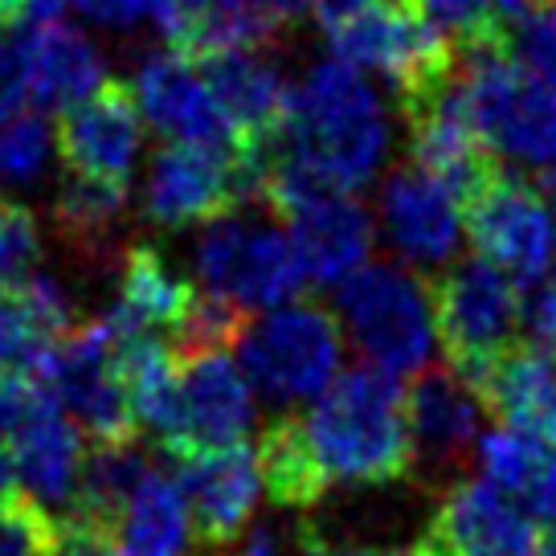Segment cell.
Returning a JSON list of instances; mask_svg holds the SVG:
<instances>
[{
  "mask_svg": "<svg viewBox=\"0 0 556 556\" xmlns=\"http://www.w3.org/2000/svg\"><path fill=\"white\" fill-rule=\"evenodd\" d=\"M53 532H58V516H50L25 495L0 511V556H46Z\"/></svg>",
  "mask_w": 556,
  "mask_h": 556,
  "instance_id": "obj_34",
  "label": "cell"
},
{
  "mask_svg": "<svg viewBox=\"0 0 556 556\" xmlns=\"http://www.w3.org/2000/svg\"><path fill=\"white\" fill-rule=\"evenodd\" d=\"M270 217L238 208L205 226L197 242L201 291L226 299L242 312H278L287 303H299L307 270L299 262L291 233L278 229Z\"/></svg>",
  "mask_w": 556,
  "mask_h": 556,
  "instance_id": "obj_7",
  "label": "cell"
},
{
  "mask_svg": "<svg viewBox=\"0 0 556 556\" xmlns=\"http://www.w3.org/2000/svg\"><path fill=\"white\" fill-rule=\"evenodd\" d=\"M548 451H553V446H540L532 438H523V434H516V430L500 426V430L483 434V442H479L475 454H479V470H483L486 483L500 486L511 500H520L523 486L532 483V475L540 470V463H544Z\"/></svg>",
  "mask_w": 556,
  "mask_h": 556,
  "instance_id": "obj_30",
  "label": "cell"
},
{
  "mask_svg": "<svg viewBox=\"0 0 556 556\" xmlns=\"http://www.w3.org/2000/svg\"><path fill=\"white\" fill-rule=\"evenodd\" d=\"M197 299L201 287L176 278L152 245H131L123 254L119 299L103 315V324L115 336H164L173 344L176 331L189 324Z\"/></svg>",
  "mask_w": 556,
  "mask_h": 556,
  "instance_id": "obj_22",
  "label": "cell"
},
{
  "mask_svg": "<svg viewBox=\"0 0 556 556\" xmlns=\"http://www.w3.org/2000/svg\"><path fill=\"white\" fill-rule=\"evenodd\" d=\"M254 426V389L233 352L180 356V426L168 458L245 446Z\"/></svg>",
  "mask_w": 556,
  "mask_h": 556,
  "instance_id": "obj_13",
  "label": "cell"
},
{
  "mask_svg": "<svg viewBox=\"0 0 556 556\" xmlns=\"http://www.w3.org/2000/svg\"><path fill=\"white\" fill-rule=\"evenodd\" d=\"M520 291L523 287L516 278L504 275L495 262L479 258V254L446 266L430 282L438 344L446 348L451 368L470 389H479L486 368L495 365L507 348L520 344Z\"/></svg>",
  "mask_w": 556,
  "mask_h": 556,
  "instance_id": "obj_6",
  "label": "cell"
},
{
  "mask_svg": "<svg viewBox=\"0 0 556 556\" xmlns=\"http://www.w3.org/2000/svg\"><path fill=\"white\" fill-rule=\"evenodd\" d=\"M507 430L556 451V361L536 344L507 348L475 389Z\"/></svg>",
  "mask_w": 556,
  "mask_h": 556,
  "instance_id": "obj_23",
  "label": "cell"
},
{
  "mask_svg": "<svg viewBox=\"0 0 556 556\" xmlns=\"http://www.w3.org/2000/svg\"><path fill=\"white\" fill-rule=\"evenodd\" d=\"M381 222L405 266H442L463 238V201L442 180L405 164L384 180Z\"/></svg>",
  "mask_w": 556,
  "mask_h": 556,
  "instance_id": "obj_17",
  "label": "cell"
},
{
  "mask_svg": "<svg viewBox=\"0 0 556 556\" xmlns=\"http://www.w3.org/2000/svg\"><path fill=\"white\" fill-rule=\"evenodd\" d=\"M414 553H417V556H446V553H442V548H438V544H430V540H426V536H421V540H417V544H414Z\"/></svg>",
  "mask_w": 556,
  "mask_h": 556,
  "instance_id": "obj_45",
  "label": "cell"
},
{
  "mask_svg": "<svg viewBox=\"0 0 556 556\" xmlns=\"http://www.w3.org/2000/svg\"><path fill=\"white\" fill-rule=\"evenodd\" d=\"M331 556H417L414 548H405V553H377V548H340V553Z\"/></svg>",
  "mask_w": 556,
  "mask_h": 556,
  "instance_id": "obj_44",
  "label": "cell"
},
{
  "mask_svg": "<svg viewBox=\"0 0 556 556\" xmlns=\"http://www.w3.org/2000/svg\"><path fill=\"white\" fill-rule=\"evenodd\" d=\"M217 106L226 111L233 131L250 152H266L287 123L295 87L262 50H233L197 62Z\"/></svg>",
  "mask_w": 556,
  "mask_h": 556,
  "instance_id": "obj_20",
  "label": "cell"
},
{
  "mask_svg": "<svg viewBox=\"0 0 556 556\" xmlns=\"http://www.w3.org/2000/svg\"><path fill=\"white\" fill-rule=\"evenodd\" d=\"M421 17L446 34L454 46H467L479 37H491V4L495 0H409Z\"/></svg>",
  "mask_w": 556,
  "mask_h": 556,
  "instance_id": "obj_35",
  "label": "cell"
},
{
  "mask_svg": "<svg viewBox=\"0 0 556 556\" xmlns=\"http://www.w3.org/2000/svg\"><path fill=\"white\" fill-rule=\"evenodd\" d=\"M46 556H119L115 553V532L103 523L74 520V516H58V532Z\"/></svg>",
  "mask_w": 556,
  "mask_h": 556,
  "instance_id": "obj_38",
  "label": "cell"
},
{
  "mask_svg": "<svg viewBox=\"0 0 556 556\" xmlns=\"http://www.w3.org/2000/svg\"><path fill=\"white\" fill-rule=\"evenodd\" d=\"M254 451H258L266 495H270L278 507H315L331 491L328 479H324V470L315 467L307 442H303L295 409H291V414H278L258 434Z\"/></svg>",
  "mask_w": 556,
  "mask_h": 556,
  "instance_id": "obj_27",
  "label": "cell"
},
{
  "mask_svg": "<svg viewBox=\"0 0 556 556\" xmlns=\"http://www.w3.org/2000/svg\"><path fill=\"white\" fill-rule=\"evenodd\" d=\"M540 556H556V528L544 540H540Z\"/></svg>",
  "mask_w": 556,
  "mask_h": 556,
  "instance_id": "obj_46",
  "label": "cell"
},
{
  "mask_svg": "<svg viewBox=\"0 0 556 556\" xmlns=\"http://www.w3.org/2000/svg\"><path fill=\"white\" fill-rule=\"evenodd\" d=\"M516 504H520L532 520H544L556 528V451L544 454V463H540V470L532 475V483L523 486V495Z\"/></svg>",
  "mask_w": 556,
  "mask_h": 556,
  "instance_id": "obj_39",
  "label": "cell"
},
{
  "mask_svg": "<svg viewBox=\"0 0 556 556\" xmlns=\"http://www.w3.org/2000/svg\"><path fill=\"white\" fill-rule=\"evenodd\" d=\"M405 414L414 434V458L430 470H454L479 451L486 405L454 368H426L405 389Z\"/></svg>",
  "mask_w": 556,
  "mask_h": 556,
  "instance_id": "obj_19",
  "label": "cell"
},
{
  "mask_svg": "<svg viewBox=\"0 0 556 556\" xmlns=\"http://www.w3.org/2000/svg\"><path fill=\"white\" fill-rule=\"evenodd\" d=\"M553 282H556V278H553Z\"/></svg>",
  "mask_w": 556,
  "mask_h": 556,
  "instance_id": "obj_47",
  "label": "cell"
},
{
  "mask_svg": "<svg viewBox=\"0 0 556 556\" xmlns=\"http://www.w3.org/2000/svg\"><path fill=\"white\" fill-rule=\"evenodd\" d=\"M532 189L540 192V201L548 205V213L556 217V160L553 164H544V168H536V176H532Z\"/></svg>",
  "mask_w": 556,
  "mask_h": 556,
  "instance_id": "obj_43",
  "label": "cell"
},
{
  "mask_svg": "<svg viewBox=\"0 0 556 556\" xmlns=\"http://www.w3.org/2000/svg\"><path fill=\"white\" fill-rule=\"evenodd\" d=\"M266 185V152L229 156L192 143H164L152 160L143 208L156 226H213L245 205H258Z\"/></svg>",
  "mask_w": 556,
  "mask_h": 556,
  "instance_id": "obj_8",
  "label": "cell"
},
{
  "mask_svg": "<svg viewBox=\"0 0 556 556\" xmlns=\"http://www.w3.org/2000/svg\"><path fill=\"white\" fill-rule=\"evenodd\" d=\"M233 556H331V548L312 523L295 520V523H258L245 536L242 553Z\"/></svg>",
  "mask_w": 556,
  "mask_h": 556,
  "instance_id": "obj_36",
  "label": "cell"
},
{
  "mask_svg": "<svg viewBox=\"0 0 556 556\" xmlns=\"http://www.w3.org/2000/svg\"><path fill=\"white\" fill-rule=\"evenodd\" d=\"M528 331H532V344H536L540 352H548V356L556 361V282L540 287V295L532 299Z\"/></svg>",
  "mask_w": 556,
  "mask_h": 556,
  "instance_id": "obj_40",
  "label": "cell"
},
{
  "mask_svg": "<svg viewBox=\"0 0 556 556\" xmlns=\"http://www.w3.org/2000/svg\"><path fill=\"white\" fill-rule=\"evenodd\" d=\"M446 556H540V528L511 495L486 479L451 483L442 495L430 532Z\"/></svg>",
  "mask_w": 556,
  "mask_h": 556,
  "instance_id": "obj_16",
  "label": "cell"
},
{
  "mask_svg": "<svg viewBox=\"0 0 556 556\" xmlns=\"http://www.w3.org/2000/svg\"><path fill=\"white\" fill-rule=\"evenodd\" d=\"M458 66L467 78L470 115L495 156L520 164L556 160V87L516 66L495 37L458 46Z\"/></svg>",
  "mask_w": 556,
  "mask_h": 556,
  "instance_id": "obj_4",
  "label": "cell"
},
{
  "mask_svg": "<svg viewBox=\"0 0 556 556\" xmlns=\"http://www.w3.org/2000/svg\"><path fill=\"white\" fill-rule=\"evenodd\" d=\"M192 540V520L176 475L148 470L136 500L127 504L115 528V553L119 556H185Z\"/></svg>",
  "mask_w": 556,
  "mask_h": 556,
  "instance_id": "obj_26",
  "label": "cell"
},
{
  "mask_svg": "<svg viewBox=\"0 0 556 556\" xmlns=\"http://www.w3.org/2000/svg\"><path fill=\"white\" fill-rule=\"evenodd\" d=\"M131 94L139 103L143 123H152L168 143H192V148H213L229 156H250L226 111L217 106L201 66L185 53H152L136 70Z\"/></svg>",
  "mask_w": 556,
  "mask_h": 556,
  "instance_id": "obj_12",
  "label": "cell"
},
{
  "mask_svg": "<svg viewBox=\"0 0 556 556\" xmlns=\"http://www.w3.org/2000/svg\"><path fill=\"white\" fill-rule=\"evenodd\" d=\"M70 9L94 25H103V29H131L139 21H152L160 29L173 0H70Z\"/></svg>",
  "mask_w": 556,
  "mask_h": 556,
  "instance_id": "obj_37",
  "label": "cell"
},
{
  "mask_svg": "<svg viewBox=\"0 0 556 556\" xmlns=\"http://www.w3.org/2000/svg\"><path fill=\"white\" fill-rule=\"evenodd\" d=\"M58 148V136L41 111H21L13 119L0 123V180L9 185H29L46 173L50 152Z\"/></svg>",
  "mask_w": 556,
  "mask_h": 556,
  "instance_id": "obj_31",
  "label": "cell"
},
{
  "mask_svg": "<svg viewBox=\"0 0 556 556\" xmlns=\"http://www.w3.org/2000/svg\"><path fill=\"white\" fill-rule=\"evenodd\" d=\"M372 4H401V0H312V17L319 21L324 29H331V25H340V21L352 17V13H365Z\"/></svg>",
  "mask_w": 556,
  "mask_h": 556,
  "instance_id": "obj_41",
  "label": "cell"
},
{
  "mask_svg": "<svg viewBox=\"0 0 556 556\" xmlns=\"http://www.w3.org/2000/svg\"><path fill=\"white\" fill-rule=\"evenodd\" d=\"M62 414L94 442V446H123L136 442L139 426L127 401V384L119 372L115 340L106 324H78L62 344L53 348L50 365L41 368Z\"/></svg>",
  "mask_w": 556,
  "mask_h": 556,
  "instance_id": "obj_11",
  "label": "cell"
},
{
  "mask_svg": "<svg viewBox=\"0 0 556 556\" xmlns=\"http://www.w3.org/2000/svg\"><path fill=\"white\" fill-rule=\"evenodd\" d=\"M336 319L368 368L389 377L426 372L438 340L430 282L401 262H368L336 291Z\"/></svg>",
  "mask_w": 556,
  "mask_h": 556,
  "instance_id": "obj_3",
  "label": "cell"
},
{
  "mask_svg": "<svg viewBox=\"0 0 556 556\" xmlns=\"http://www.w3.org/2000/svg\"><path fill=\"white\" fill-rule=\"evenodd\" d=\"M463 222L475 254L495 262L520 287L556 278V217L528 180L500 168L463 201Z\"/></svg>",
  "mask_w": 556,
  "mask_h": 556,
  "instance_id": "obj_10",
  "label": "cell"
},
{
  "mask_svg": "<svg viewBox=\"0 0 556 556\" xmlns=\"http://www.w3.org/2000/svg\"><path fill=\"white\" fill-rule=\"evenodd\" d=\"M389 152V115L361 70L344 62H319L291 94L287 123L266 148L315 185L331 192H356L372 180Z\"/></svg>",
  "mask_w": 556,
  "mask_h": 556,
  "instance_id": "obj_1",
  "label": "cell"
},
{
  "mask_svg": "<svg viewBox=\"0 0 556 556\" xmlns=\"http://www.w3.org/2000/svg\"><path fill=\"white\" fill-rule=\"evenodd\" d=\"M17 500H25V491H21V483H17L13 454H9V446L0 442V511H4V507H13Z\"/></svg>",
  "mask_w": 556,
  "mask_h": 556,
  "instance_id": "obj_42",
  "label": "cell"
},
{
  "mask_svg": "<svg viewBox=\"0 0 556 556\" xmlns=\"http://www.w3.org/2000/svg\"><path fill=\"white\" fill-rule=\"evenodd\" d=\"M83 430L70 421L62 409L46 414L37 426H29L21 438L9 442L13 467H17L21 491L46 511H62L70 516L74 507V491L83 479V463H87V446H83Z\"/></svg>",
  "mask_w": 556,
  "mask_h": 556,
  "instance_id": "obj_24",
  "label": "cell"
},
{
  "mask_svg": "<svg viewBox=\"0 0 556 556\" xmlns=\"http://www.w3.org/2000/svg\"><path fill=\"white\" fill-rule=\"evenodd\" d=\"M123 208H127L123 185H103V180L66 173L58 201H53V222L78 254H103L115 226H119Z\"/></svg>",
  "mask_w": 556,
  "mask_h": 556,
  "instance_id": "obj_29",
  "label": "cell"
},
{
  "mask_svg": "<svg viewBox=\"0 0 556 556\" xmlns=\"http://www.w3.org/2000/svg\"><path fill=\"white\" fill-rule=\"evenodd\" d=\"M299 414V430L328 486H389L417 467L405 389L381 368H344Z\"/></svg>",
  "mask_w": 556,
  "mask_h": 556,
  "instance_id": "obj_2",
  "label": "cell"
},
{
  "mask_svg": "<svg viewBox=\"0 0 556 556\" xmlns=\"http://www.w3.org/2000/svg\"><path fill=\"white\" fill-rule=\"evenodd\" d=\"M74 328L78 324L70 312V299L50 278H34L21 291H0V368L41 377L53 348Z\"/></svg>",
  "mask_w": 556,
  "mask_h": 556,
  "instance_id": "obj_25",
  "label": "cell"
},
{
  "mask_svg": "<svg viewBox=\"0 0 556 556\" xmlns=\"http://www.w3.org/2000/svg\"><path fill=\"white\" fill-rule=\"evenodd\" d=\"M53 409H62V405L37 372H4L0 368V442L4 446Z\"/></svg>",
  "mask_w": 556,
  "mask_h": 556,
  "instance_id": "obj_33",
  "label": "cell"
},
{
  "mask_svg": "<svg viewBox=\"0 0 556 556\" xmlns=\"http://www.w3.org/2000/svg\"><path fill=\"white\" fill-rule=\"evenodd\" d=\"M58 156L70 176H87L103 185H131L139 143H143V115L127 83L106 78L103 87L78 106H70L53 127Z\"/></svg>",
  "mask_w": 556,
  "mask_h": 556,
  "instance_id": "obj_14",
  "label": "cell"
},
{
  "mask_svg": "<svg viewBox=\"0 0 556 556\" xmlns=\"http://www.w3.org/2000/svg\"><path fill=\"white\" fill-rule=\"evenodd\" d=\"M176 463V486L185 495L192 520V536L205 548H229L242 536L266 483H262L258 451L245 446H229V451H201L173 458Z\"/></svg>",
  "mask_w": 556,
  "mask_h": 556,
  "instance_id": "obj_15",
  "label": "cell"
},
{
  "mask_svg": "<svg viewBox=\"0 0 556 556\" xmlns=\"http://www.w3.org/2000/svg\"><path fill=\"white\" fill-rule=\"evenodd\" d=\"M41 266V226L17 201L0 197V291L29 287Z\"/></svg>",
  "mask_w": 556,
  "mask_h": 556,
  "instance_id": "obj_32",
  "label": "cell"
},
{
  "mask_svg": "<svg viewBox=\"0 0 556 556\" xmlns=\"http://www.w3.org/2000/svg\"><path fill=\"white\" fill-rule=\"evenodd\" d=\"M21 58H25V83H29V106L41 115H66L70 106L90 99L106 83L103 58L94 41L70 25H37L17 29Z\"/></svg>",
  "mask_w": 556,
  "mask_h": 556,
  "instance_id": "obj_21",
  "label": "cell"
},
{
  "mask_svg": "<svg viewBox=\"0 0 556 556\" xmlns=\"http://www.w3.org/2000/svg\"><path fill=\"white\" fill-rule=\"evenodd\" d=\"M282 222L307 270V282L315 287L340 291L372 258V217L356 201V192H319L291 208Z\"/></svg>",
  "mask_w": 556,
  "mask_h": 556,
  "instance_id": "obj_18",
  "label": "cell"
},
{
  "mask_svg": "<svg viewBox=\"0 0 556 556\" xmlns=\"http://www.w3.org/2000/svg\"><path fill=\"white\" fill-rule=\"evenodd\" d=\"M250 389L275 405H312L340 377L344 328L340 319L312 299L266 312L242 331L233 348Z\"/></svg>",
  "mask_w": 556,
  "mask_h": 556,
  "instance_id": "obj_5",
  "label": "cell"
},
{
  "mask_svg": "<svg viewBox=\"0 0 556 556\" xmlns=\"http://www.w3.org/2000/svg\"><path fill=\"white\" fill-rule=\"evenodd\" d=\"M148 470H152V463L139 454L136 442H123V446H90L70 516H74V520L103 523V528L115 532L127 504L136 500L139 483L148 479Z\"/></svg>",
  "mask_w": 556,
  "mask_h": 556,
  "instance_id": "obj_28",
  "label": "cell"
},
{
  "mask_svg": "<svg viewBox=\"0 0 556 556\" xmlns=\"http://www.w3.org/2000/svg\"><path fill=\"white\" fill-rule=\"evenodd\" d=\"M324 34H328L336 62L361 70V74L389 78L397 87V99L430 87L458 58V46L446 34H438L409 0L372 4V9L352 13Z\"/></svg>",
  "mask_w": 556,
  "mask_h": 556,
  "instance_id": "obj_9",
  "label": "cell"
}]
</instances>
